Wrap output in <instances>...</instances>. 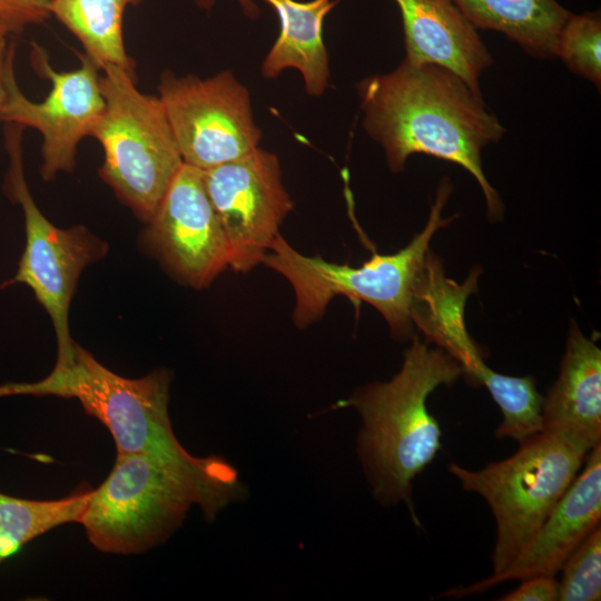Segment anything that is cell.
Instances as JSON below:
<instances>
[{
  "label": "cell",
  "instance_id": "1",
  "mask_svg": "<svg viewBox=\"0 0 601 601\" xmlns=\"http://www.w3.org/2000/svg\"><path fill=\"white\" fill-rule=\"evenodd\" d=\"M363 127L398 173L414 154L454 162L467 170L484 195L489 218L499 219L503 204L482 167V150L505 132L483 97L452 70L404 59L394 70L373 75L357 86Z\"/></svg>",
  "mask_w": 601,
  "mask_h": 601
},
{
  "label": "cell",
  "instance_id": "2",
  "mask_svg": "<svg viewBox=\"0 0 601 601\" xmlns=\"http://www.w3.org/2000/svg\"><path fill=\"white\" fill-rule=\"evenodd\" d=\"M171 373L165 368L127 378L75 343L57 356L53 370L37 382L0 384V398L16 395L76 398L114 437L117 454H151L187 476L201 494V511L211 521L245 494L236 470L219 456L196 457L178 442L168 414Z\"/></svg>",
  "mask_w": 601,
  "mask_h": 601
},
{
  "label": "cell",
  "instance_id": "3",
  "mask_svg": "<svg viewBox=\"0 0 601 601\" xmlns=\"http://www.w3.org/2000/svg\"><path fill=\"white\" fill-rule=\"evenodd\" d=\"M462 375L452 355L413 336L398 373L357 388L339 403L362 417L357 453L375 497L387 505L405 503L416 526L421 523L412 500L413 480L441 449V427L428 412L427 397Z\"/></svg>",
  "mask_w": 601,
  "mask_h": 601
},
{
  "label": "cell",
  "instance_id": "4",
  "mask_svg": "<svg viewBox=\"0 0 601 601\" xmlns=\"http://www.w3.org/2000/svg\"><path fill=\"white\" fill-rule=\"evenodd\" d=\"M452 185L444 178L436 190L428 220L411 243L395 254L373 255L358 267L329 263L321 256H305L278 235L263 264L292 285L296 304L293 321L299 328L319 319L333 297L366 302L386 319L391 335L400 341L414 335L412 309L423 277L433 235L455 216L442 218Z\"/></svg>",
  "mask_w": 601,
  "mask_h": 601
},
{
  "label": "cell",
  "instance_id": "5",
  "mask_svg": "<svg viewBox=\"0 0 601 601\" xmlns=\"http://www.w3.org/2000/svg\"><path fill=\"white\" fill-rule=\"evenodd\" d=\"M105 108L91 136L101 146V179L145 223L155 215L184 161L158 96L141 92L135 72L101 70Z\"/></svg>",
  "mask_w": 601,
  "mask_h": 601
},
{
  "label": "cell",
  "instance_id": "6",
  "mask_svg": "<svg viewBox=\"0 0 601 601\" xmlns=\"http://www.w3.org/2000/svg\"><path fill=\"white\" fill-rule=\"evenodd\" d=\"M588 453L562 437L541 432L519 444L510 457L481 470L449 465L462 489L481 495L492 511L496 524L493 573L505 569L530 543L578 475Z\"/></svg>",
  "mask_w": 601,
  "mask_h": 601
},
{
  "label": "cell",
  "instance_id": "7",
  "mask_svg": "<svg viewBox=\"0 0 601 601\" xmlns=\"http://www.w3.org/2000/svg\"><path fill=\"white\" fill-rule=\"evenodd\" d=\"M201 502L196 485L162 459L117 454L108 476L91 490L80 524L97 550L137 554L162 543Z\"/></svg>",
  "mask_w": 601,
  "mask_h": 601
},
{
  "label": "cell",
  "instance_id": "8",
  "mask_svg": "<svg viewBox=\"0 0 601 601\" xmlns=\"http://www.w3.org/2000/svg\"><path fill=\"white\" fill-rule=\"evenodd\" d=\"M23 129L17 124H7L6 128L9 169L4 193L22 208L26 244L14 276L4 285L23 284L33 292L52 322L57 356H61L75 345L69 308L79 277L88 265L105 257L108 245L85 226H55L38 208L23 173Z\"/></svg>",
  "mask_w": 601,
  "mask_h": 601
},
{
  "label": "cell",
  "instance_id": "9",
  "mask_svg": "<svg viewBox=\"0 0 601 601\" xmlns=\"http://www.w3.org/2000/svg\"><path fill=\"white\" fill-rule=\"evenodd\" d=\"M158 92L184 164L206 170L258 148L249 92L230 70L207 78L166 70Z\"/></svg>",
  "mask_w": 601,
  "mask_h": 601
},
{
  "label": "cell",
  "instance_id": "10",
  "mask_svg": "<svg viewBox=\"0 0 601 601\" xmlns=\"http://www.w3.org/2000/svg\"><path fill=\"white\" fill-rule=\"evenodd\" d=\"M14 53L16 47L10 43L4 73L7 97L0 120L41 134L40 175L51 181L59 173L73 170L80 141L91 136L104 111L101 70L88 56L78 53L79 68L57 71L46 50L33 43L31 65L40 77L50 81L51 89L42 101H32L17 82Z\"/></svg>",
  "mask_w": 601,
  "mask_h": 601
},
{
  "label": "cell",
  "instance_id": "11",
  "mask_svg": "<svg viewBox=\"0 0 601 601\" xmlns=\"http://www.w3.org/2000/svg\"><path fill=\"white\" fill-rule=\"evenodd\" d=\"M206 191L226 237L228 266L246 273L263 263L293 209L276 155L259 147L203 170Z\"/></svg>",
  "mask_w": 601,
  "mask_h": 601
},
{
  "label": "cell",
  "instance_id": "12",
  "mask_svg": "<svg viewBox=\"0 0 601 601\" xmlns=\"http://www.w3.org/2000/svg\"><path fill=\"white\" fill-rule=\"evenodd\" d=\"M142 242L179 282L197 289L228 267V245L203 170L183 164L147 223Z\"/></svg>",
  "mask_w": 601,
  "mask_h": 601
},
{
  "label": "cell",
  "instance_id": "13",
  "mask_svg": "<svg viewBox=\"0 0 601 601\" xmlns=\"http://www.w3.org/2000/svg\"><path fill=\"white\" fill-rule=\"evenodd\" d=\"M575 476L530 543L501 572L464 588H451L441 597L463 598L484 592L506 581L534 575L553 577L569 555L600 525L601 444L585 457Z\"/></svg>",
  "mask_w": 601,
  "mask_h": 601
},
{
  "label": "cell",
  "instance_id": "14",
  "mask_svg": "<svg viewBox=\"0 0 601 601\" xmlns=\"http://www.w3.org/2000/svg\"><path fill=\"white\" fill-rule=\"evenodd\" d=\"M400 8L405 59L435 63L459 75L482 96L480 77L493 65L476 28L453 0H394Z\"/></svg>",
  "mask_w": 601,
  "mask_h": 601
},
{
  "label": "cell",
  "instance_id": "15",
  "mask_svg": "<svg viewBox=\"0 0 601 601\" xmlns=\"http://www.w3.org/2000/svg\"><path fill=\"white\" fill-rule=\"evenodd\" d=\"M544 433L590 452L601 444V351L571 322L560 373L542 404Z\"/></svg>",
  "mask_w": 601,
  "mask_h": 601
},
{
  "label": "cell",
  "instance_id": "16",
  "mask_svg": "<svg viewBox=\"0 0 601 601\" xmlns=\"http://www.w3.org/2000/svg\"><path fill=\"white\" fill-rule=\"evenodd\" d=\"M480 272L479 267L474 268L466 280L459 284L445 276L442 263L430 250L412 309L413 324L424 334L425 343H434L452 355L473 385L480 384V377L489 367L464 322L465 303L476 290Z\"/></svg>",
  "mask_w": 601,
  "mask_h": 601
},
{
  "label": "cell",
  "instance_id": "17",
  "mask_svg": "<svg viewBox=\"0 0 601 601\" xmlns=\"http://www.w3.org/2000/svg\"><path fill=\"white\" fill-rule=\"evenodd\" d=\"M265 1L275 9L280 31L263 61V76L276 78L283 70L294 68L303 76L307 93L321 96L329 79L323 22L337 0Z\"/></svg>",
  "mask_w": 601,
  "mask_h": 601
},
{
  "label": "cell",
  "instance_id": "18",
  "mask_svg": "<svg viewBox=\"0 0 601 601\" xmlns=\"http://www.w3.org/2000/svg\"><path fill=\"white\" fill-rule=\"evenodd\" d=\"M476 29L505 35L538 59L555 58L560 31L572 12L556 0H453Z\"/></svg>",
  "mask_w": 601,
  "mask_h": 601
},
{
  "label": "cell",
  "instance_id": "19",
  "mask_svg": "<svg viewBox=\"0 0 601 601\" xmlns=\"http://www.w3.org/2000/svg\"><path fill=\"white\" fill-rule=\"evenodd\" d=\"M142 0H50L53 14L81 43L100 70L117 66L135 72V62L126 52L122 20L127 7Z\"/></svg>",
  "mask_w": 601,
  "mask_h": 601
},
{
  "label": "cell",
  "instance_id": "20",
  "mask_svg": "<svg viewBox=\"0 0 601 601\" xmlns=\"http://www.w3.org/2000/svg\"><path fill=\"white\" fill-rule=\"evenodd\" d=\"M91 490L59 500H29L0 492V564L37 536L66 523H80Z\"/></svg>",
  "mask_w": 601,
  "mask_h": 601
},
{
  "label": "cell",
  "instance_id": "21",
  "mask_svg": "<svg viewBox=\"0 0 601 601\" xmlns=\"http://www.w3.org/2000/svg\"><path fill=\"white\" fill-rule=\"evenodd\" d=\"M480 384L487 388L503 414L495 431L496 439H511L521 444L543 431V396L533 376H510L487 367Z\"/></svg>",
  "mask_w": 601,
  "mask_h": 601
},
{
  "label": "cell",
  "instance_id": "22",
  "mask_svg": "<svg viewBox=\"0 0 601 601\" xmlns=\"http://www.w3.org/2000/svg\"><path fill=\"white\" fill-rule=\"evenodd\" d=\"M600 13H571L560 31L555 57L560 58L572 72L600 88Z\"/></svg>",
  "mask_w": 601,
  "mask_h": 601
},
{
  "label": "cell",
  "instance_id": "23",
  "mask_svg": "<svg viewBox=\"0 0 601 601\" xmlns=\"http://www.w3.org/2000/svg\"><path fill=\"white\" fill-rule=\"evenodd\" d=\"M560 601H597L601 595V526L595 528L563 563Z\"/></svg>",
  "mask_w": 601,
  "mask_h": 601
},
{
  "label": "cell",
  "instance_id": "24",
  "mask_svg": "<svg viewBox=\"0 0 601 601\" xmlns=\"http://www.w3.org/2000/svg\"><path fill=\"white\" fill-rule=\"evenodd\" d=\"M50 0H0V19L12 33L22 32L29 24L43 22L49 16Z\"/></svg>",
  "mask_w": 601,
  "mask_h": 601
},
{
  "label": "cell",
  "instance_id": "25",
  "mask_svg": "<svg viewBox=\"0 0 601 601\" xmlns=\"http://www.w3.org/2000/svg\"><path fill=\"white\" fill-rule=\"evenodd\" d=\"M521 581L519 588L500 598V601L558 600L559 583L553 577L534 575Z\"/></svg>",
  "mask_w": 601,
  "mask_h": 601
},
{
  "label": "cell",
  "instance_id": "26",
  "mask_svg": "<svg viewBox=\"0 0 601 601\" xmlns=\"http://www.w3.org/2000/svg\"><path fill=\"white\" fill-rule=\"evenodd\" d=\"M10 35H12L10 26L0 19V117L7 97L4 73L10 46L8 38Z\"/></svg>",
  "mask_w": 601,
  "mask_h": 601
},
{
  "label": "cell",
  "instance_id": "27",
  "mask_svg": "<svg viewBox=\"0 0 601 601\" xmlns=\"http://www.w3.org/2000/svg\"><path fill=\"white\" fill-rule=\"evenodd\" d=\"M197 3L201 7H210L215 0H196ZM243 8L245 16L248 18L255 19L259 14L258 7L254 3L253 0H237Z\"/></svg>",
  "mask_w": 601,
  "mask_h": 601
}]
</instances>
